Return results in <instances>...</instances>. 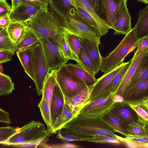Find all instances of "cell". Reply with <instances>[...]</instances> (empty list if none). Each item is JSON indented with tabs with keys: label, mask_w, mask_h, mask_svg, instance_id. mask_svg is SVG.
Listing matches in <instances>:
<instances>
[{
	"label": "cell",
	"mask_w": 148,
	"mask_h": 148,
	"mask_svg": "<svg viewBox=\"0 0 148 148\" xmlns=\"http://www.w3.org/2000/svg\"><path fill=\"white\" fill-rule=\"evenodd\" d=\"M71 4L79 7L90 14L96 21L102 36L105 35L110 29L106 21L94 10L87 0H70Z\"/></svg>",
	"instance_id": "cell-13"
},
{
	"label": "cell",
	"mask_w": 148,
	"mask_h": 148,
	"mask_svg": "<svg viewBox=\"0 0 148 148\" xmlns=\"http://www.w3.org/2000/svg\"><path fill=\"white\" fill-rule=\"evenodd\" d=\"M82 47L91 59L94 67L96 74L100 70L101 58L99 46L95 45L85 39L79 38Z\"/></svg>",
	"instance_id": "cell-18"
},
{
	"label": "cell",
	"mask_w": 148,
	"mask_h": 148,
	"mask_svg": "<svg viewBox=\"0 0 148 148\" xmlns=\"http://www.w3.org/2000/svg\"><path fill=\"white\" fill-rule=\"evenodd\" d=\"M15 52L10 50H3L0 51V64L5 63L11 60Z\"/></svg>",
	"instance_id": "cell-45"
},
{
	"label": "cell",
	"mask_w": 148,
	"mask_h": 148,
	"mask_svg": "<svg viewBox=\"0 0 148 148\" xmlns=\"http://www.w3.org/2000/svg\"><path fill=\"white\" fill-rule=\"evenodd\" d=\"M56 70L51 71L47 73L44 82L42 90V97L46 101L50 109L53 89L57 83L56 80Z\"/></svg>",
	"instance_id": "cell-27"
},
{
	"label": "cell",
	"mask_w": 148,
	"mask_h": 148,
	"mask_svg": "<svg viewBox=\"0 0 148 148\" xmlns=\"http://www.w3.org/2000/svg\"><path fill=\"white\" fill-rule=\"evenodd\" d=\"M148 53V48L144 49L138 55L135 53L132 57V62L127 70L116 94L123 96L135 71L140 62L145 56Z\"/></svg>",
	"instance_id": "cell-17"
},
{
	"label": "cell",
	"mask_w": 148,
	"mask_h": 148,
	"mask_svg": "<svg viewBox=\"0 0 148 148\" xmlns=\"http://www.w3.org/2000/svg\"><path fill=\"white\" fill-rule=\"evenodd\" d=\"M124 0L126 1H127V0Z\"/></svg>",
	"instance_id": "cell-57"
},
{
	"label": "cell",
	"mask_w": 148,
	"mask_h": 148,
	"mask_svg": "<svg viewBox=\"0 0 148 148\" xmlns=\"http://www.w3.org/2000/svg\"><path fill=\"white\" fill-rule=\"evenodd\" d=\"M131 18L127 7L126 1H124L118 12L112 27L114 35H126L132 29Z\"/></svg>",
	"instance_id": "cell-11"
},
{
	"label": "cell",
	"mask_w": 148,
	"mask_h": 148,
	"mask_svg": "<svg viewBox=\"0 0 148 148\" xmlns=\"http://www.w3.org/2000/svg\"><path fill=\"white\" fill-rule=\"evenodd\" d=\"M77 56L81 62L83 68L90 74L95 75V74L92 61L82 47L81 49Z\"/></svg>",
	"instance_id": "cell-38"
},
{
	"label": "cell",
	"mask_w": 148,
	"mask_h": 148,
	"mask_svg": "<svg viewBox=\"0 0 148 148\" xmlns=\"http://www.w3.org/2000/svg\"><path fill=\"white\" fill-rule=\"evenodd\" d=\"M27 25L28 29L37 38L47 37L55 44L57 37L66 32L63 21L49 10L48 7L29 20Z\"/></svg>",
	"instance_id": "cell-3"
},
{
	"label": "cell",
	"mask_w": 148,
	"mask_h": 148,
	"mask_svg": "<svg viewBox=\"0 0 148 148\" xmlns=\"http://www.w3.org/2000/svg\"><path fill=\"white\" fill-rule=\"evenodd\" d=\"M124 0H102L99 12L103 14L105 21L110 29Z\"/></svg>",
	"instance_id": "cell-14"
},
{
	"label": "cell",
	"mask_w": 148,
	"mask_h": 148,
	"mask_svg": "<svg viewBox=\"0 0 148 148\" xmlns=\"http://www.w3.org/2000/svg\"><path fill=\"white\" fill-rule=\"evenodd\" d=\"M27 30V23L12 21L6 28L9 38L16 45L23 38Z\"/></svg>",
	"instance_id": "cell-22"
},
{
	"label": "cell",
	"mask_w": 148,
	"mask_h": 148,
	"mask_svg": "<svg viewBox=\"0 0 148 148\" xmlns=\"http://www.w3.org/2000/svg\"><path fill=\"white\" fill-rule=\"evenodd\" d=\"M56 80L64 96L67 97L76 95L88 86L83 81L70 71L64 64L56 70Z\"/></svg>",
	"instance_id": "cell-6"
},
{
	"label": "cell",
	"mask_w": 148,
	"mask_h": 148,
	"mask_svg": "<svg viewBox=\"0 0 148 148\" xmlns=\"http://www.w3.org/2000/svg\"><path fill=\"white\" fill-rule=\"evenodd\" d=\"M16 131V128L10 126L0 127V144L5 145L9 139Z\"/></svg>",
	"instance_id": "cell-41"
},
{
	"label": "cell",
	"mask_w": 148,
	"mask_h": 148,
	"mask_svg": "<svg viewBox=\"0 0 148 148\" xmlns=\"http://www.w3.org/2000/svg\"><path fill=\"white\" fill-rule=\"evenodd\" d=\"M51 8L63 21L67 16L76 13L75 8L70 0H49Z\"/></svg>",
	"instance_id": "cell-20"
},
{
	"label": "cell",
	"mask_w": 148,
	"mask_h": 148,
	"mask_svg": "<svg viewBox=\"0 0 148 148\" xmlns=\"http://www.w3.org/2000/svg\"><path fill=\"white\" fill-rule=\"evenodd\" d=\"M103 118L114 128L118 132L126 136L127 134L128 123L114 114L110 110L105 114Z\"/></svg>",
	"instance_id": "cell-30"
},
{
	"label": "cell",
	"mask_w": 148,
	"mask_h": 148,
	"mask_svg": "<svg viewBox=\"0 0 148 148\" xmlns=\"http://www.w3.org/2000/svg\"><path fill=\"white\" fill-rule=\"evenodd\" d=\"M46 8L47 7H42L22 2L15 10L11 11L9 16L12 21L27 23Z\"/></svg>",
	"instance_id": "cell-12"
},
{
	"label": "cell",
	"mask_w": 148,
	"mask_h": 148,
	"mask_svg": "<svg viewBox=\"0 0 148 148\" xmlns=\"http://www.w3.org/2000/svg\"><path fill=\"white\" fill-rule=\"evenodd\" d=\"M125 137L132 139L140 144L148 143V136L127 135Z\"/></svg>",
	"instance_id": "cell-48"
},
{
	"label": "cell",
	"mask_w": 148,
	"mask_h": 148,
	"mask_svg": "<svg viewBox=\"0 0 148 148\" xmlns=\"http://www.w3.org/2000/svg\"><path fill=\"white\" fill-rule=\"evenodd\" d=\"M63 22L66 27V32L74 35L79 38L86 39L96 45L101 44L102 36L99 31L89 25L77 14H68Z\"/></svg>",
	"instance_id": "cell-5"
},
{
	"label": "cell",
	"mask_w": 148,
	"mask_h": 148,
	"mask_svg": "<svg viewBox=\"0 0 148 148\" xmlns=\"http://www.w3.org/2000/svg\"><path fill=\"white\" fill-rule=\"evenodd\" d=\"M38 39L49 72L56 70L66 64L68 60L64 57L53 41L46 37H41Z\"/></svg>",
	"instance_id": "cell-8"
},
{
	"label": "cell",
	"mask_w": 148,
	"mask_h": 148,
	"mask_svg": "<svg viewBox=\"0 0 148 148\" xmlns=\"http://www.w3.org/2000/svg\"><path fill=\"white\" fill-rule=\"evenodd\" d=\"M148 78L141 81L129 90L124 93V100L135 99L143 97L147 93Z\"/></svg>",
	"instance_id": "cell-28"
},
{
	"label": "cell",
	"mask_w": 148,
	"mask_h": 148,
	"mask_svg": "<svg viewBox=\"0 0 148 148\" xmlns=\"http://www.w3.org/2000/svg\"><path fill=\"white\" fill-rule=\"evenodd\" d=\"M64 104V95L56 83L53 89L51 104V112L53 123L61 114Z\"/></svg>",
	"instance_id": "cell-19"
},
{
	"label": "cell",
	"mask_w": 148,
	"mask_h": 148,
	"mask_svg": "<svg viewBox=\"0 0 148 148\" xmlns=\"http://www.w3.org/2000/svg\"><path fill=\"white\" fill-rule=\"evenodd\" d=\"M132 60L133 58L129 62H126L124 66L114 77L97 98L106 96L110 93L116 94L125 74L132 62Z\"/></svg>",
	"instance_id": "cell-23"
},
{
	"label": "cell",
	"mask_w": 148,
	"mask_h": 148,
	"mask_svg": "<svg viewBox=\"0 0 148 148\" xmlns=\"http://www.w3.org/2000/svg\"><path fill=\"white\" fill-rule=\"evenodd\" d=\"M34 81L37 94H42L44 82L49 72L42 49L39 43L31 48Z\"/></svg>",
	"instance_id": "cell-7"
},
{
	"label": "cell",
	"mask_w": 148,
	"mask_h": 148,
	"mask_svg": "<svg viewBox=\"0 0 148 148\" xmlns=\"http://www.w3.org/2000/svg\"><path fill=\"white\" fill-rule=\"evenodd\" d=\"M73 118L70 110L64 103L61 114L53 123V133L62 129L65 125Z\"/></svg>",
	"instance_id": "cell-33"
},
{
	"label": "cell",
	"mask_w": 148,
	"mask_h": 148,
	"mask_svg": "<svg viewBox=\"0 0 148 148\" xmlns=\"http://www.w3.org/2000/svg\"><path fill=\"white\" fill-rule=\"evenodd\" d=\"M13 83L10 77L0 72V84Z\"/></svg>",
	"instance_id": "cell-52"
},
{
	"label": "cell",
	"mask_w": 148,
	"mask_h": 148,
	"mask_svg": "<svg viewBox=\"0 0 148 148\" xmlns=\"http://www.w3.org/2000/svg\"><path fill=\"white\" fill-rule=\"evenodd\" d=\"M112 100L116 103H120L123 102L124 99L122 96L115 94L113 96Z\"/></svg>",
	"instance_id": "cell-53"
},
{
	"label": "cell",
	"mask_w": 148,
	"mask_h": 148,
	"mask_svg": "<svg viewBox=\"0 0 148 148\" xmlns=\"http://www.w3.org/2000/svg\"><path fill=\"white\" fill-rule=\"evenodd\" d=\"M138 1L140 2L145 4H147L148 3V0H137Z\"/></svg>",
	"instance_id": "cell-55"
},
{
	"label": "cell",
	"mask_w": 148,
	"mask_h": 148,
	"mask_svg": "<svg viewBox=\"0 0 148 148\" xmlns=\"http://www.w3.org/2000/svg\"><path fill=\"white\" fill-rule=\"evenodd\" d=\"M22 2L29 5L47 7L49 5V0H22Z\"/></svg>",
	"instance_id": "cell-46"
},
{
	"label": "cell",
	"mask_w": 148,
	"mask_h": 148,
	"mask_svg": "<svg viewBox=\"0 0 148 148\" xmlns=\"http://www.w3.org/2000/svg\"><path fill=\"white\" fill-rule=\"evenodd\" d=\"M115 95L110 93L91 101L82 109L79 114L87 116L102 117L116 103L112 100Z\"/></svg>",
	"instance_id": "cell-9"
},
{
	"label": "cell",
	"mask_w": 148,
	"mask_h": 148,
	"mask_svg": "<svg viewBox=\"0 0 148 148\" xmlns=\"http://www.w3.org/2000/svg\"><path fill=\"white\" fill-rule=\"evenodd\" d=\"M62 129L83 136L103 135L117 139L116 130L102 117L87 116L79 114L68 121Z\"/></svg>",
	"instance_id": "cell-1"
},
{
	"label": "cell",
	"mask_w": 148,
	"mask_h": 148,
	"mask_svg": "<svg viewBox=\"0 0 148 148\" xmlns=\"http://www.w3.org/2000/svg\"><path fill=\"white\" fill-rule=\"evenodd\" d=\"M3 29L0 27V32Z\"/></svg>",
	"instance_id": "cell-56"
},
{
	"label": "cell",
	"mask_w": 148,
	"mask_h": 148,
	"mask_svg": "<svg viewBox=\"0 0 148 148\" xmlns=\"http://www.w3.org/2000/svg\"><path fill=\"white\" fill-rule=\"evenodd\" d=\"M116 137L117 139L124 143L127 147L132 148H148V143L140 144L130 138L125 137V138L122 137L116 134Z\"/></svg>",
	"instance_id": "cell-42"
},
{
	"label": "cell",
	"mask_w": 148,
	"mask_h": 148,
	"mask_svg": "<svg viewBox=\"0 0 148 148\" xmlns=\"http://www.w3.org/2000/svg\"><path fill=\"white\" fill-rule=\"evenodd\" d=\"M111 111L123 121L129 123L136 121L137 119L128 108L122 106H115V105Z\"/></svg>",
	"instance_id": "cell-34"
},
{
	"label": "cell",
	"mask_w": 148,
	"mask_h": 148,
	"mask_svg": "<svg viewBox=\"0 0 148 148\" xmlns=\"http://www.w3.org/2000/svg\"><path fill=\"white\" fill-rule=\"evenodd\" d=\"M127 135L148 136V126L137 121H132L127 124Z\"/></svg>",
	"instance_id": "cell-35"
},
{
	"label": "cell",
	"mask_w": 148,
	"mask_h": 148,
	"mask_svg": "<svg viewBox=\"0 0 148 148\" xmlns=\"http://www.w3.org/2000/svg\"><path fill=\"white\" fill-rule=\"evenodd\" d=\"M39 43L38 39L28 29L23 38L16 45L15 52L30 48Z\"/></svg>",
	"instance_id": "cell-32"
},
{
	"label": "cell",
	"mask_w": 148,
	"mask_h": 148,
	"mask_svg": "<svg viewBox=\"0 0 148 148\" xmlns=\"http://www.w3.org/2000/svg\"><path fill=\"white\" fill-rule=\"evenodd\" d=\"M92 7L97 13L100 11L102 0H87Z\"/></svg>",
	"instance_id": "cell-51"
},
{
	"label": "cell",
	"mask_w": 148,
	"mask_h": 148,
	"mask_svg": "<svg viewBox=\"0 0 148 148\" xmlns=\"http://www.w3.org/2000/svg\"><path fill=\"white\" fill-rule=\"evenodd\" d=\"M140 40L137 39L134 27L108 55L102 56L100 70L106 74L119 66L123 62L125 57L137 47Z\"/></svg>",
	"instance_id": "cell-4"
},
{
	"label": "cell",
	"mask_w": 148,
	"mask_h": 148,
	"mask_svg": "<svg viewBox=\"0 0 148 148\" xmlns=\"http://www.w3.org/2000/svg\"><path fill=\"white\" fill-rule=\"evenodd\" d=\"M11 21L9 15L0 17V27L3 29L7 28Z\"/></svg>",
	"instance_id": "cell-50"
},
{
	"label": "cell",
	"mask_w": 148,
	"mask_h": 148,
	"mask_svg": "<svg viewBox=\"0 0 148 148\" xmlns=\"http://www.w3.org/2000/svg\"><path fill=\"white\" fill-rule=\"evenodd\" d=\"M125 102L136 113L138 116L137 121L148 126V96H145L135 99L126 100Z\"/></svg>",
	"instance_id": "cell-15"
},
{
	"label": "cell",
	"mask_w": 148,
	"mask_h": 148,
	"mask_svg": "<svg viewBox=\"0 0 148 148\" xmlns=\"http://www.w3.org/2000/svg\"><path fill=\"white\" fill-rule=\"evenodd\" d=\"M83 141L99 144L119 145L120 141L118 140L103 135H95L92 136H84Z\"/></svg>",
	"instance_id": "cell-36"
},
{
	"label": "cell",
	"mask_w": 148,
	"mask_h": 148,
	"mask_svg": "<svg viewBox=\"0 0 148 148\" xmlns=\"http://www.w3.org/2000/svg\"><path fill=\"white\" fill-rule=\"evenodd\" d=\"M66 32L69 45L73 52L77 56L82 48L81 42L79 38L77 36Z\"/></svg>",
	"instance_id": "cell-40"
},
{
	"label": "cell",
	"mask_w": 148,
	"mask_h": 148,
	"mask_svg": "<svg viewBox=\"0 0 148 148\" xmlns=\"http://www.w3.org/2000/svg\"><path fill=\"white\" fill-rule=\"evenodd\" d=\"M64 65L70 71L83 81L87 86L93 85L96 82L97 79L95 75L89 73L79 64L69 63Z\"/></svg>",
	"instance_id": "cell-24"
},
{
	"label": "cell",
	"mask_w": 148,
	"mask_h": 148,
	"mask_svg": "<svg viewBox=\"0 0 148 148\" xmlns=\"http://www.w3.org/2000/svg\"><path fill=\"white\" fill-rule=\"evenodd\" d=\"M5 145L18 147H45L49 138L53 134L46 130L43 123L33 120L21 128Z\"/></svg>",
	"instance_id": "cell-2"
},
{
	"label": "cell",
	"mask_w": 148,
	"mask_h": 148,
	"mask_svg": "<svg viewBox=\"0 0 148 148\" xmlns=\"http://www.w3.org/2000/svg\"><path fill=\"white\" fill-rule=\"evenodd\" d=\"M55 44L64 57L68 60L76 61L82 66L81 62L71 49L67 41L66 32L57 38Z\"/></svg>",
	"instance_id": "cell-25"
},
{
	"label": "cell",
	"mask_w": 148,
	"mask_h": 148,
	"mask_svg": "<svg viewBox=\"0 0 148 148\" xmlns=\"http://www.w3.org/2000/svg\"><path fill=\"white\" fill-rule=\"evenodd\" d=\"M94 85L87 86L80 93L72 97L64 96L66 104L73 117L77 116L82 109L91 101L92 91Z\"/></svg>",
	"instance_id": "cell-10"
},
{
	"label": "cell",
	"mask_w": 148,
	"mask_h": 148,
	"mask_svg": "<svg viewBox=\"0 0 148 148\" xmlns=\"http://www.w3.org/2000/svg\"><path fill=\"white\" fill-rule=\"evenodd\" d=\"M137 47V49L134 53L137 55H139L144 49L148 48V36L141 39Z\"/></svg>",
	"instance_id": "cell-47"
},
{
	"label": "cell",
	"mask_w": 148,
	"mask_h": 148,
	"mask_svg": "<svg viewBox=\"0 0 148 148\" xmlns=\"http://www.w3.org/2000/svg\"><path fill=\"white\" fill-rule=\"evenodd\" d=\"M11 11L15 10L22 2V0H11Z\"/></svg>",
	"instance_id": "cell-54"
},
{
	"label": "cell",
	"mask_w": 148,
	"mask_h": 148,
	"mask_svg": "<svg viewBox=\"0 0 148 148\" xmlns=\"http://www.w3.org/2000/svg\"><path fill=\"white\" fill-rule=\"evenodd\" d=\"M126 62L123 63L116 68L106 74H104L94 84L92 92L91 101L97 99L102 92L114 77L119 72Z\"/></svg>",
	"instance_id": "cell-16"
},
{
	"label": "cell",
	"mask_w": 148,
	"mask_h": 148,
	"mask_svg": "<svg viewBox=\"0 0 148 148\" xmlns=\"http://www.w3.org/2000/svg\"><path fill=\"white\" fill-rule=\"evenodd\" d=\"M135 28L137 38L138 40L148 36V5L139 12Z\"/></svg>",
	"instance_id": "cell-26"
},
{
	"label": "cell",
	"mask_w": 148,
	"mask_h": 148,
	"mask_svg": "<svg viewBox=\"0 0 148 148\" xmlns=\"http://www.w3.org/2000/svg\"><path fill=\"white\" fill-rule=\"evenodd\" d=\"M16 53L25 71L34 81V75L32 60L31 48L23 51L16 52Z\"/></svg>",
	"instance_id": "cell-29"
},
{
	"label": "cell",
	"mask_w": 148,
	"mask_h": 148,
	"mask_svg": "<svg viewBox=\"0 0 148 148\" xmlns=\"http://www.w3.org/2000/svg\"><path fill=\"white\" fill-rule=\"evenodd\" d=\"M74 7L76 10V14L81 19L89 25L99 31L96 21L90 14L79 7Z\"/></svg>",
	"instance_id": "cell-39"
},
{
	"label": "cell",
	"mask_w": 148,
	"mask_h": 148,
	"mask_svg": "<svg viewBox=\"0 0 148 148\" xmlns=\"http://www.w3.org/2000/svg\"><path fill=\"white\" fill-rule=\"evenodd\" d=\"M16 46L9 38L6 28L0 32V51L10 50L15 52Z\"/></svg>",
	"instance_id": "cell-37"
},
{
	"label": "cell",
	"mask_w": 148,
	"mask_h": 148,
	"mask_svg": "<svg viewBox=\"0 0 148 148\" xmlns=\"http://www.w3.org/2000/svg\"></svg>",
	"instance_id": "cell-58"
},
{
	"label": "cell",
	"mask_w": 148,
	"mask_h": 148,
	"mask_svg": "<svg viewBox=\"0 0 148 148\" xmlns=\"http://www.w3.org/2000/svg\"><path fill=\"white\" fill-rule=\"evenodd\" d=\"M38 106L40 110L42 118L47 126V129L54 134L53 123L51 110L48 103L43 97H42L41 100Z\"/></svg>",
	"instance_id": "cell-31"
},
{
	"label": "cell",
	"mask_w": 148,
	"mask_h": 148,
	"mask_svg": "<svg viewBox=\"0 0 148 148\" xmlns=\"http://www.w3.org/2000/svg\"><path fill=\"white\" fill-rule=\"evenodd\" d=\"M147 78L148 53L145 56L138 65L124 93L127 92L138 83Z\"/></svg>",
	"instance_id": "cell-21"
},
{
	"label": "cell",
	"mask_w": 148,
	"mask_h": 148,
	"mask_svg": "<svg viewBox=\"0 0 148 148\" xmlns=\"http://www.w3.org/2000/svg\"><path fill=\"white\" fill-rule=\"evenodd\" d=\"M11 7L6 0H0V17L9 15Z\"/></svg>",
	"instance_id": "cell-43"
},
{
	"label": "cell",
	"mask_w": 148,
	"mask_h": 148,
	"mask_svg": "<svg viewBox=\"0 0 148 148\" xmlns=\"http://www.w3.org/2000/svg\"><path fill=\"white\" fill-rule=\"evenodd\" d=\"M0 122L8 124L11 123L9 114L0 108Z\"/></svg>",
	"instance_id": "cell-49"
},
{
	"label": "cell",
	"mask_w": 148,
	"mask_h": 148,
	"mask_svg": "<svg viewBox=\"0 0 148 148\" xmlns=\"http://www.w3.org/2000/svg\"><path fill=\"white\" fill-rule=\"evenodd\" d=\"M14 89V85L13 83L0 84V96L11 93Z\"/></svg>",
	"instance_id": "cell-44"
}]
</instances>
